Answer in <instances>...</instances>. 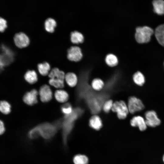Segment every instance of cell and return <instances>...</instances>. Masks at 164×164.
<instances>
[{
    "instance_id": "6da1fadb",
    "label": "cell",
    "mask_w": 164,
    "mask_h": 164,
    "mask_svg": "<svg viewBox=\"0 0 164 164\" xmlns=\"http://www.w3.org/2000/svg\"><path fill=\"white\" fill-rule=\"evenodd\" d=\"M154 32L152 29L148 26L137 27L135 34V40L139 43H147L150 40Z\"/></svg>"
},
{
    "instance_id": "7a4b0ae2",
    "label": "cell",
    "mask_w": 164,
    "mask_h": 164,
    "mask_svg": "<svg viewBox=\"0 0 164 164\" xmlns=\"http://www.w3.org/2000/svg\"><path fill=\"white\" fill-rule=\"evenodd\" d=\"M38 126L40 129L41 136L46 140L53 137L58 128L54 123L48 122L43 123Z\"/></svg>"
},
{
    "instance_id": "3957f363",
    "label": "cell",
    "mask_w": 164,
    "mask_h": 164,
    "mask_svg": "<svg viewBox=\"0 0 164 164\" xmlns=\"http://www.w3.org/2000/svg\"><path fill=\"white\" fill-rule=\"evenodd\" d=\"M0 65L1 70L5 66L8 65L13 60L14 53L8 47L2 44L1 47Z\"/></svg>"
},
{
    "instance_id": "277c9868",
    "label": "cell",
    "mask_w": 164,
    "mask_h": 164,
    "mask_svg": "<svg viewBox=\"0 0 164 164\" xmlns=\"http://www.w3.org/2000/svg\"><path fill=\"white\" fill-rule=\"evenodd\" d=\"M111 110L116 113L118 118L121 119L125 118L129 112L127 105L121 100L114 102Z\"/></svg>"
},
{
    "instance_id": "5b68a950",
    "label": "cell",
    "mask_w": 164,
    "mask_h": 164,
    "mask_svg": "<svg viewBox=\"0 0 164 164\" xmlns=\"http://www.w3.org/2000/svg\"><path fill=\"white\" fill-rule=\"evenodd\" d=\"M127 105L129 112L131 114L142 111L145 108L144 104L141 100L134 96L129 98Z\"/></svg>"
},
{
    "instance_id": "8992f818",
    "label": "cell",
    "mask_w": 164,
    "mask_h": 164,
    "mask_svg": "<svg viewBox=\"0 0 164 164\" xmlns=\"http://www.w3.org/2000/svg\"><path fill=\"white\" fill-rule=\"evenodd\" d=\"M67 57L70 61L78 62L83 57V54L81 48L78 46H72L68 48Z\"/></svg>"
},
{
    "instance_id": "52a82bcc",
    "label": "cell",
    "mask_w": 164,
    "mask_h": 164,
    "mask_svg": "<svg viewBox=\"0 0 164 164\" xmlns=\"http://www.w3.org/2000/svg\"><path fill=\"white\" fill-rule=\"evenodd\" d=\"M145 116L147 126L155 127L160 124L161 121L154 111L149 110L147 111L145 113Z\"/></svg>"
},
{
    "instance_id": "ba28073f",
    "label": "cell",
    "mask_w": 164,
    "mask_h": 164,
    "mask_svg": "<svg viewBox=\"0 0 164 164\" xmlns=\"http://www.w3.org/2000/svg\"><path fill=\"white\" fill-rule=\"evenodd\" d=\"M14 40L16 46L20 48L27 46L29 42L28 37L22 32L15 34L14 37Z\"/></svg>"
},
{
    "instance_id": "9c48e42d",
    "label": "cell",
    "mask_w": 164,
    "mask_h": 164,
    "mask_svg": "<svg viewBox=\"0 0 164 164\" xmlns=\"http://www.w3.org/2000/svg\"><path fill=\"white\" fill-rule=\"evenodd\" d=\"M39 94L40 100L43 102L49 101L52 97V91L49 86L47 85L41 86L39 90Z\"/></svg>"
},
{
    "instance_id": "30bf717a",
    "label": "cell",
    "mask_w": 164,
    "mask_h": 164,
    "mask_svg": "<svg viewBox=\"0 0 164 164\" xmlns=\"http://www.w3.org/2000/svg\"><path fill=\"white\" fill-rule=\"evenodd\" d=\"M131 125L133 127H138L141 131L145 130L147 127L145 119L142 116L138 115L133 117L130 121Z\"/></svg>"
},
{
    "instance_id": "8fae6325",
    "label": "cell",
    "mask_w": 164,
    "mask_h": 164,
    "mask_svg": "<svg viewBox=\"0 0 164 164\" xmlns=\"http://www.w3.org/2000/svg\"><path fill=\"white\" fill-rule=\"evenodd\" d=\"M37 91L33 89L25 94L23 97V100L27 104L32 105L37 102Z\"/></svg>"
},
{
    "instance_id": "7c38bea8",
    "label": "cell",
    "mask_w": 164,
    "mask_h": 164,
    "mask_svg": "<svg viewBox=\"0 0 164 164\" xmlns=\"http://www.w3.org/2000/svg\"><path fill=\"white\" fill-rule=\"evenodd\" d=\"M70 40L73 44H79L84 42V37L82 33L77 30H74L70 33Z\"/></svg>"
},
{
    "instance_id": "4fadbf2b",
    "label": "cell",
    "mask_w": 164,
    "mask_h": 164,
    "mask_svg": "<svg viewBox=\"0 0 164 164\" xmlns=\"http://www.w3.org/2000/svg\"><path fill=\"white\" fill-rule=\"evenodd\" d=\"M154 33L159 43L164 47V24L160 25L157 27Z\"/></svg>"
},
{
    "instance_id": "5bb4252c",
    "label": "cell",
    "mask_w": 164,
    "mask_h": 164,
    "mask_svg": "<svg viewBox=\"0 0 164 164\" xmlns=\"http://www.w3.org/2000/svg\"><path fill=\"white\" fill-rule=\"evenodd\" d=\"M89 125L92 128L98 130L101 129L102 126V121L99 116L94 115L90 118L89 121Z\"/></svg>"
},
{
    "instance_id": "9a60e30c",
    "label": "cell",
    "mask_w": 164,
    "mask_h": 164,
    "mask_svg": "<svg viewBox=\"0 0 164 164\" xmlns=\"http://www.w3.org/2000/svg\"><path fill=\"white\" fill-rule=\"evenodd\" d=\"M104 60L107 65L111 67H114L118 63V60L117 56L111 53H109L106 55Z\"/></svg>"
},
{
    "instance_id": "2e32d148",
    "label": "cell",
    "mask_w": 164,
    "mask_h": 164,
    "mask_svg": "<svg viewBox=\"0 0 164 164\" xmlns=\"http://www.w3.org/2000/svg\"><path fill=\"white\" fill-rule=\"evenodd\" d=\"M153 10L155 12L159 15L164 14V1L155 0L153 1Z\"/></svg>"
},
{
    "instance_id": "e0dca14e",
    "label": "cell",
    "mask_w": 164,
    "mask_h": 164,
    "mask_svg": "<svg viewBox=\"0 0 164 164\" xmlns=\"http://www.w3.org/2000/svg\"><path fill=\"white\" fill-rule=\"evenodd\" d=\"M54 95L56 100L60 103H64L67 101L69 97L68 93L66 91L62 90H56Z\"/></svg>"
},
{
    "instance_id": "ac0fdd59",
    "label": "cell",
    "mask_w": 164,
    "mask_h": 164,
    "mask_svg": "<svg viewBox=\"0 0 164 164\" xmlns=\"http://www.w3.org/2000/svg\"><path fill=\"white\" fill-rule=\"evenodd\" d=\"M65 79L67 84L71 87L75 86L77 83V77L76 75L73 72H69L65 76Z\"/></svg>"
},
{
    "instance_id": "d6986e66",
    "label": "cell",
    "mask_w": 164,
    "mask_h": 164,
    "mask_svg": "<svg viewBox=\"0 0 164 164\" xmlns=\"http://www.w3.org/2000/svg\"><path fill=\"white\" fill-rule=\"evenodd\" d=\"M134 82L137 85L142 86L145 83V78L143 74L139 71L135 72L132 76Z\"/></svg>"
},
{
    "instance_id": "ffe728a7",
    "label": "cell",
    "mask_w": 164,
    "mask_h": 164,
    "mask_svg": "<svg viewBox=\"0 0 164 164\" xmlns=\"http://www.w3.org/2000/svg\"><path fill=\"white\" fill-rule=\"evenodd\" d=\"M65 76L64 73L57 68L53 69L49 74V77L50 79H58L63 80L65 79Z\"/></svg>"
},
{
    "instance_id": "44dd1931",
    "label": "cell",
    "mask_w": 164,
    "mask_h": 164,
    "mask_svg": "<svg viewBox=\"0 0 164 164\" xmlns=\"http://www.w3.org/2000/svg\"><path fill=\"white\" fill-rule=\"evenodd\" d=\"M25 80L30 84H33L36 82L38 77L36 72L34 70H28L24 75Z\"/></svg>"
},
{
    "instance_id": "7402d4cb",
    "label": "cell",
    "mask_w": 164,
    "mask_h": 164,
    "mask_svg": "<svg viewBox=\"0 0 164 164\" xmlns=\"http://www.w3.org/2000/svg\"><path fill=\"white\" fill-rule=\"evenodd\" d=\"M56 25V22L54 19L52 18H48L45 22L44 27L47 31L52 32L54 31Z\"/></svg>"
},
{
    "instance_id": "603a6c76",
    "label": "cell",
    "mask_w": 164,
    "mask_h": 164,
    "mask_svg": "<svg viewBox=\"0 0 164 164\" xmlns=\"http://www.w3.org/2000/svg\"><path fill=\"white\" fill-rule=\"evenodd\" d=\"M37 67L39 73L43 76L46 75L50 68V65L46 62L38 64Z\"/></svg>"
},
{
    "instance_id": "cb8c5ba5",
    "label": "cell",
    "mask_w": 164,
    "mask_h": 164,
    "mask_svg": "<svg viewBox=\"0 0 164 164\" xmlns=\"http://www.w3.org/2000/svg\"><path fill=\"white\" fill-rule=\"evenodd\" d=\"M91 86L92 88L96 91H100L104 87V83L101 79L96 78L94 79L91 83Z\"/></svg>"
},
{
    "instance_id": "d4e9b609",
    "label": "cell",
    "mask_w": 164,
    "mask_h": 164,
    "mask_svg": "<svg viewBox=\"0 0 164 164\" xmlns=\"http://www.w3.org/2000/svg\"><path fill=\"white\" fill-rule=\"evenodd\" d=\"M73 162L74 164H87L88 159L84 155L77 154L73 157Z\"/></svg>"
},
{
    "instance_id": "484cf974",
    "label": "cell",
    "mask_w": 164,
    "mask_h": 164,
    "mask_svg": "<svg viewBox=\"0 0 164 164\" xmlns=\"http://www.w3.org/2000/svg\"><path fill=\"white\" fill-rule=\"evenodd\" d=\"M11 105L7 101H3L0 102V110L4 114H8L11 111Z\"/></svg>"
},
{
    "instance_id": "4316f807",
    "label": "cell",
    "mask_w": 164,
    "mask_h": 164,
    "mask_svg": "<svg viewBox=\"0 0 164 164\" xmlns=\"http://www.w3.org/2000/svg\"><path fill=\"white\" fill-rule=\"evenodd\" d=\"M40 136H41V133L38 126L32 129L28 134V137L31 139L36 138Z\"/></svg>"
},
{
    "instance_id": "83f0119b",
    "label": "cell",
    "mask_w": 164,
    "mask_h": 164,
    "mask_svg": "<svg viewBox=\"0 0 164 164\" xmlns=\"http://www.w3.org/2000/svg\"><path fill=\"white\" fill-rule=\"evenodd\" d=\"M61 110L63 113L65 115V117L70 115L73 112L72 107L69 103L63 104L61 108Z\"/></svg>"
},
{
    "instance_id": "f1b7e54d",
    "label": "cell",
    "mask_w": 164,
    "mask_h": 164,
    "mask_svg": "<svg viewBox=\"0 0 164 164\" xmlns=\"http://www.w3.org/2000/svg\"><path fill=\"white\" fill-rule=\"evenodd\" d=\"M49 83L51 85L57 88H62L64 86V80L56 79H50Z\"/></svg>"
},
{
    "instance_id": "f546056e",
    "label": "cell",
    "mask_w": 164,
    "mask_h": 164,
    "mask_svg": "<svg viewBox=\"0 0 164 164\" xmlns=\"http://www.w3.org/2000/svg\"><path fill=\"white\" fill-rule=\"evenodd\" d=\"M114 103L112 100H108L105 101L103 105L102 109L106 113H108L111 110Z\"/></svg>"
},
{
    "instance_id": "4dcf8cb0",
    "label": "cell",
    "mask_w": 164,
    "mask_h": 164,
    "mask_svg": "<svg viewBox=\"0 0 164 164\" xmlns=\"http://www.w3.org/2000/svg\"><path fill=\"white\" fill-rule=\"evenodd\" d=\"M7 26L6 21L4 19L1 17L0 19V30L1 32H3Z\"/></svg>"
},
{
    "instance_id": "1f68e13d",
    "label": "cell",
    "mask_w": 164,
    "mask_h": 164,
    "mask_svg": "<svg viewBox=\"0 0 164 164\" xmlns=\"http://www.w3.org/2000/svg\"><path fill=\"white\" fill-rule=\"evenodd\" d=\"M0 122V134L2 135L4 133L5 131V128L3 122L1 120Z\"/></svg>"
},
{
    "instance_id": "d6a6232c",
    "label": "cell",
    "mask_w": 164,
    "mask_h": 164,
    "mask_svg": "<svg viewBox=\"0 0 164 164\" xmlns=\"http://www.w3.org/2000/svg\"><path fill=\"white\" fill-rule=\"evenodd\" d=\"M163 162H164V155H163Z\"/></svg>"
},
{
    "instance_id": "836d02e7",
    "label": "cell",
    "mask_w": 164,
    "mask_h": 164,
    "mask_svg": "<svg viewBox=\"0 0 164 164\" xmlns=\"http://www.w3.org/2000/svg\"></svg>"
}]
</instances>
